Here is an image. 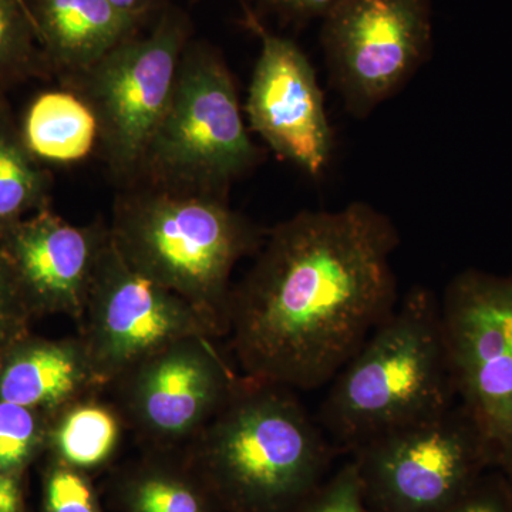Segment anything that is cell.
I'll return each mask as SVG.
<instances>
[{"label":"cell","mask_w":512,"mask_h":512,"mask_svg":"<svg viewBox=\"0 0 512 512\" xmlns=\"http://www.w3.org/2000/svg\"><path fill=\"white\" fill-rule=\"evenodd\" d=\"M109 229L134 271L190 303L215 339L228 336L232 271L268 231L232 210L227 197L146 181L117 197Z\"/></svg>","instance_id":"cell-3"},{"label":"cell","mask_w":512,"mask_h":512,"mask_svg":"<svg viewBox=\"0 0 512 512\" xmlns=\"http://www.w3.org/2000/svg\"><path fill=\"white\" fill-rule=\"evenodd\" d=\"M293 512H372L355 461L350 460L309 494Z\"/></svg>","instance_id":"cell-24"},{"label":"cell","mask_w":512,"mask_h":512,"mask_svg":"<svg viewBox=\"0 0 512 512\" xmlns=\"http://www.w3.org/2000/svg\"><path fill=\"white\" fill-rule=\"evenodd\" d=\"M114 8L119 9L124 15L146 23L160 15L165 6L170 5V0H109Z\"/></svg>","instance_id":"cell-27"},{"label":"cell","mask_w":512,"mask_h":512,"mask_svg":"<svg viewBox=\"0 0 512 512\" xmlns=\"http://www.w3.org/2000/svg\"><path fill=\"white\" fill-rule=\"evenodd\" d=\"M124 426L119 407L87 394L52 414L47 450L60 463L93 476L113 463Z\"/></svg>","instance_id":"cell-17"},{"label":"cell","mask_w":512,"mask_h":512,"mask_svg":"<svg viewBox=\"0 0 512 512\" xmlns=\"http://www.w3.org/2000/svg\"><path fill=\"white\" fill-rule=\"evenodd\" d=\"M80 322L79 338L101 389L175 340H215L190 303L134 271L111 237L97 262Z\"/></svg>","instance_id":"cell-10"},{"label":"cell","mask_w":512,"mask_h":512,"mask_svg":"<svg viewBox=\"0 0 512 512\" xmlns=\"http://www.w3.org/2000/svg\"><path fill=\"white\" fill-rule=\"evenodd\" d=\"M33 316L35 313L0 248V362L22 340L29 338Z\"/></svg>","instance_id":"cell-23"},{"label":"cell","mask_w":512,"mask_h":512,"mask_svg":"<svg viewBox=\"0 0 512 512\" xmlns=\"http://www.w3.org/2000/svg\"><path fill=\"white\" fill-rule=\"evenodd\" d=\"M322 20L330 79L360 119L399 92L430 53V0H342Z\"/></svg>","instance_id":"cell-9"},{"label":"cell","mask_w":512,"mask_h":512,"mask_svg":"<svg viewBox=\"0 0 512 512\" xmlns=\"http://www.w3.org/2000/svg\"><path fill=\"white\" fill-rule=\"evenodd\" d=\"M111 481L121 512H222L184 451L148 450Z\"/></svg>","instance_id":"cell-16"},{"label":"cell","mask_w":512,"mask_h":512,"mask_svg":"<svg viewBox=\"0 0 512 512\" xmlns=\"http://www.w3.org/2000/svg\"><path fill=\"white\" fill-rule=\"evenodd\" d=\"M454 404L440 299L416 286L332 380L318 421L336 450L352 454Z\"/></svg>","instance_id":"cell-4"},{"label":"cell","mask_w":512,"mask_h":512,"mask_svg":"<svg viewBox=\"0 0 512 512\" xmlns=\"http://www.w3.org/2000/svg\"><path fill=\"white\" fill-rule=\"evenodd\" d=\"M259 156L227 63L215 47L191 39L136 183L228 198L231 185L258 164Z\"/></svg>","instance_id":"cell-5"},{"label":"cell","mask_w":512,"mask_h":512,"mask_svg":"<svg viewBox=\"0 0 512 512\" xmlns=\"http://www.w3.org/2000/svg\"><path fill=\"white\" fill-rule=\"evenodd\" d=\"M109 238L104 222L73 225L46 207L2 232L0 248L35 315L80 320Z\"/></svg>","instance_id":"cell-13"},{"label":"cell","mask_w":512,"mask_h":512,"mask_svg":"<svg viewBox=\"0 0 512 512\" xmlns=\"http://www.w3.org/2000/svg\"><path fill=\"white\" fill-rule=\"evenodd\" d=\"M100 389L79 336L30 335L0 362V400L47 414Z\"/></svg>","instance_id":"cell-15"},{"label":"cell","mask_w":512,"mask_h":512,"mask_svg":"<svg viewBox=\"0 0 512 512\" xmlns=\"http://www.w3.org/2000/svg\"><path fill=\"white\" fill-rule=\"evenodd\" d=\"M43 512H103L92 476L50 457L43 478Z\"/></svg>","instance_id":"cell-22"},{"label":"cell","mask_w":512,"mask_h":512,"mask_svg":"<svg viewBox=\"0 0 512 512\" xmlns=\"http://www.w3.org/2000/svg\"><path fill=\"white\" fill-rule=\"evenodd\" d=\"M248 22L262 43L245 103L252 130L276 156L318 178L332 158L333 133L311 60L251 13Z\"/></svg>","instance_id":"cell-12"},{"label":"cell","mask_w":512,"mask_h":512,"mask_svg":"<svg viewBox=\"0 0 512 512\" xmlns=\"http://www.w3.org/2000/svg\"><path fill=\"white\" fill-rule=\"evenodd\" d=\"M52 414L0 400V473L22 477L47 450Z\"/></svg>","instance_id":"cell-21"},{"label":"cell","mask_w":512,"mask_h":512,"mask_svg":"<svg viewBox=\"0 0 512 512\" xmlns=\"http://www.w3.org/2000/svg\"><path fill=\"white\" fill-rule=\"evenodd\" d=\"M222 512H293L338 453L295 390L242 375L184 448Z\"/></svg>","instance_id":"cell-2"},{"label":"cell","mask_w":512,"mask_h":512,"mask_svg":"<svg viewBox=\"0 0 512 512\" xmlns=\"http://www.w3.org/2000/svg\"><path fill=\"white\" fill-rule=\"evenodd\" d=\"M399 242L366 202L302 211L266 232L232 286L228 338L242 375L295 392L332 382L399 303Z\"/></svg>","instance_id":"cell-1"},{"label":"cell","mask_w":512,"mask_h":512,"mask_svg":"<svg viewBox=\"0 0 512 512\" xmlns=\"http://www.w3.org/2000/svg\"><path fill=\"white\" fill-rule=\"evenodd\" d=\"M190 40V18L168 5L148 33L138 32L86 72L67 79L70 89L92 107L99 124L97 147L124 187L140 178Z\"/></svg>","instance_id":"cell-6"},{"label":"cell","mask_w":512,"mask_h":512,"mask_svg":"<svg viewBox=\"0 0 512 512\" xmlns=\"http://www.w3.org/2000/svg\"><path fill=\"white\" fill-rule=\"evenodd\" d=\"M6 116H9L8 110H6L5 104L0 100V121L5 119Z\"/></svg>","instance_id":"cell-29"},{"label":"cell","mask_w":512,"mask_h":512,"mask_svg":"<svg viewBox=\"0 0 512 512\" xmlns=\"http://www.w3.org/2000/svg\"><path fill=\"white\" fill-rule=\"evenodd\" d=\"M441 512H512V480L488 470L466 494Z\"/></svg>","instance_id":"cell-25"},{"label":"cell","mask_w":512,"mask_h":512,"mask_svg":"<svg viewBox=\"0 0 512 512\" xmlns=\"http://www.w3.org/2000/svg\"><path fill=\"white\" fill-rule=\"evenodd\" d=\"M239 377L214 339L190 336L157 350L113 384L126 424L148 450L183 451L225 406Z\"/></svg>","instance_id":"cell-11"},{"label":"cell","mask_w":512,"mask_h":512,"mask_svg":"<svg viewBox=\"0 0 512 512\" xmlns=\"http://www.w3.org/2000/svg\"><path fill=\"white\" fill-rule=\"evenodd\" d=\"M49 72L26 0H0V83Z\"/></svg>","instance_id":"cell-20"},{"label":"cell","mask_w":512,"mask_h":512,"mask_svg":"<svg viewBox=\"0 0 512 512\" xmlns=\"http://www.w3.org/2000/svg\"><path fill=\"white\" fill-rule=\"evenodd\" d=\"M20 134L30 153L46 163H77L99 144L92 107L73 90L40 94L30 104Z\"/></svg>","instance_id":"cell-18"},{"label":"cell","mask_w":512,"mask_h":512,"mask_svg":"<svg viewBox=\"0 0 512 512\" xmlns=\"http://www.w3.org/2000/svg\"><path fill=\"white\" fill-rule=\"evenodd\" d=\"M50 177L9 116L0 121V234L49 207Z\"/></svg>","instance_id":"cell-19"},{"label":"cell","mask_w":512,"mask_h":512,"mask_svg":"<svg viewBox=\"0 0 512 512\" xmlns=\"http://www.w3.org/2000/svg\"><path fill=\"white\" fill-rule=\"evenodd\" d=\"M265 8L292 22L326 18L342 0H259Z\"/></svg>","instance_id":"cell-26"},{"label":"cell","mask_w":512,"mask_h":512,"mask_svg":"<svg viewBox=\"0 0 512 512\" xmlns=\"http://www.w3.org/2000/svg\"><path fill=\"white\" fill-rule=\"evenodd\" d=\"M50 70L79 76L144 28L109 0H29Z\"/></svg>","instance_id":"cell-14"},{"label":"cell","mask_w":512,"mask_h":512,"mask_svg":"<svg viewBox=\"0 0 512 512\" xmlns=\"http://www.w3.org/2000/svg\"><path fill=\"white\" fill-rule=\"evenodd\" d=\"M372 512H441L491 468L480 433L450 410L367 441L352 453Z\"/></svg>","instance_id":"cell-8"},{"label":"cell","mask_w":512,"mask_h":512,"mask_svg":"<svg viewBox=\"0 0 512 512\" xmlns=\"http://www.w3.org/2000/svg\"><path fill=\"white\" fill-rule=\"evenodd\" d=\"M440 306L457 403L512 480V272H460Z\"/></svg>","instance_id":"cell-7"},{"label":"cell","mask_w":512,"mask_h":512,"mask_svg":"<svg viewBox=\"0 0 512 512\" xmlns=\"http://www.w3.org/2000/svg\"><path fill=\"white\" fill-rule=\"evenodd\" d=\"M20 478L0 473V512H25Z\"/></svg>","instance_id":"cell-28"}]
</instances>
